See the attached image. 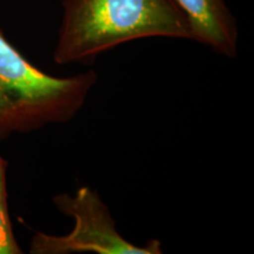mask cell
Returning <instances> with one entry per match:
<instances>
[{"mask_svg": "<svg viewBox=\"0 0 254 254\" xmlns=\"http://www.w3.org/2000/svg\"><path fill=\"white\" fill-rule=\"evenodd\" d=\"M190 19L193 40L218 55L234 58L239 28L226 0H176Z\"/></svg>", "mask_w": 254, "mask_h": 254, "instance_id": "obj_4", "label": "cell"}, {"mask_svg": "<svg viewBox=\"0 0 254 254\" xmlns=\"http://www.w3.org/2000/svg\"><path fill=\"white\" fill-rule=\"evenodd\" d=\"M97 81L94 71L64 78L47 74L28 62L0 30V140L72 120Z\"/></svg>", "mask_w": 254, "mask_h": 254, "instance_id": "obj_2", "label": "cell"}, {"mask_svg": "<svg viewBox=\"0 0 254 254\" xmlns=\"http://www.w3.org/2000/svg\"><path fill=\"white\" fill-rule=\"evenodd\" d=\"M53 60L91 64L117 46L145 38L193 40L190 19L176 0H62Z\"/></svg>", "mask_w": 254, "mask_h": 254, "instance_id": "obj_1", "label": "cell"}, {"mask_svg": "<svg viewBox=\"0 0 254 254\" xmlns=\"http://www.w3.org/2000/svg\"><path fill=\"white\" fill-rule=\"evenodd\" d=\"M6 168L7 161L0 155V254H21L23 250L15 239L8 214Z\"/></svg>", "mask_w": 254, "mask_h": 254, "instance_id": "obj_5", "label": "cell"}, {"mask_svg": "<svg viewBox=\"0 0 254 254\" xmlns=\"http://www.w3.org/2000/svg\"><path fill=\"white\" fill-rule=\"evenodd\" d=\"M53 204L60 213L71 217L74 227L65 236L34 232L30 243L31 254H160L161 243L152 239L144 246L132 244L117 230L109 206L99 193L82 186L74 192L59 193Z\"/></svg>", "mask_w": 254, "mask_h": 254, "instance_id": "obj_3", "label": "cell"}]
</instances>
